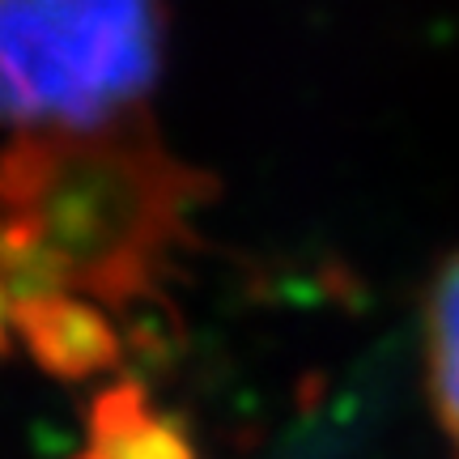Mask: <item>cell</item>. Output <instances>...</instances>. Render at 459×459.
I'll list each match as a JSON object with an SVG mask.
<instances>
[{"label": "cell", "mask_w": 459, "mask_h": 459, "mask_svg": "<svg viewBox=\"0 0 459 459\" xmlns=\"http://www.w3.org/2000/svg\"><path fill=\"white\" fill-rule=\"evenodd\" d=\"M429 370L438 412L459 443V255L443 268L429 294Z\"/></svg>", "instance_id": "obj_2"}, {"label": "cell", "mask_w": 459, "mask_h": 459, "mask_svg": "<svg viewBox=\"0 0 459 459\" xmlns=\"http://www.w3.org/2000/svg\"><path fill=\"white\" fill-rule=\"evenodd\" d=\"M162 0H0V132L94 141L136 128L158 77Z\"/></svg>", "instance_id": "obj_1"}]
</instances>
